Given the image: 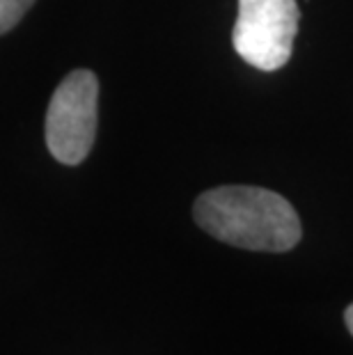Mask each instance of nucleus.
<instances>
[{"label":"nucleus","instance_id":"obj_5","mask_svg":"<svg viewBox=\"0 0 353 355\" xmlns=\"http://www.w3.org/2000/svg\"><path fill=\"white\" fill-rule=\"evenodd\" d=\"M344 321H347V328H349V332L353 335V303L347 307V312H344Z\"/></svg>","mask_w":353,"mask_h":355},{"label":"nucleus","instance_id":"obj_3","mask_svg":"<svg viewBox=\"0 0 353 355\" xmlns=\"http://www.w3.org/2000/svg\"><path fill=\"white\" fill-rule=\"evenodd\" d=\"M296 33V0H239L232 44L255 69L275 71L287 64Z\"/></svg>","mask_w":353,"mask_h":355},{"label":"nucleus","instance_id":"obj_2","mask_svg":"<svg viewBox=\"0 0 353 355\" xmlns=\"http://www.w3.org/2000/svg\"><path fill=\"white\" fill-rule=\"evenodd\" d=\"M99 80L89 69L67 73L51 96L46 112V147L62 165L87 158L96 135Z\"/></svg>","mask_w":353,"mask_h":355},{"label":"nucleus","instance_id":"obj_1","mask_svg":"<svg viewBox=\"0 0 353 355\" xmlns=\"http://www.w3.org/2000/svg\"><path fill=\"white\" fill-rule=\"evenodd\" d=\"M193 216L214 239L243 250L287 252L300 241V220L294 207L266 188H212L195 200Z\"/></svg>","mask_w":353,"mask_h":355},{"label":"nucleus","instance_id":"obj_4","mask_svg":"<svg viewBox=\"0 0 353 355\" xmlns=\"http://www.w3.org/2000/svg\"><path fill=\"white\" fill-rule=\"evenodd\" d=\"M33 5L35 0H0V35L17 28V24L26 17V12Z\"/></svg>","mask_w":353,"mask_h":355}]
</instances>
